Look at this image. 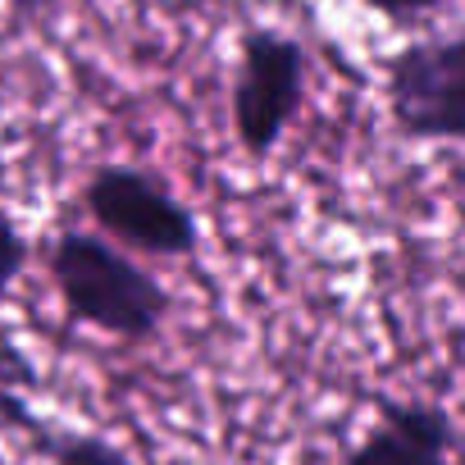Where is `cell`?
Here are the masks:
<instances>
[{
  "label": "cell",
  "mask_w": 465,
  "mask_h": 465,
  "mask_svg": "<svg viewBox=\"0 0 465 465\" xmlns=\"http://www.w3.org/2000/svg\"><path fill=\"white\" fill-rule=\"evenodd\" d=\"M46 274L74 324H87L133 347L155 342L173 315L169 288L119 242H110L105 232H55L46 247Z\"/></svg>",
  "instance_id": "1"
},
{
  "label": "cell",
  "mask_w": 465,
  "mask_h": 465,
  "mask_svg": "<svg viewBox=\"0 0 465 465\" xmlns=\"http://www.w3.org/2000/svg\"><path fill=\"white\" fill-rule=\"evenodd\" d=\"M19 433H28L33 447L51 465H137L119 442H110L101 433H83V429H55V424H46L37 415H28Z\"/></svg>",
  "instance_id": "6"
},
{
  "label": "cell",
  "mask_w": 465,
  "mask_h": 465,
  "mask_svg": "<svg viewBox=\"0 0 465 465\" xmlns=\"http://www.w3.org/2000/svg\"><path fill=\"white\" fill-rule=\"evenodd\" d=\"M10 10L24 15V19H46L55 10V0H10Z\"/></svg>",
  "instance_id": "9"
},
{
  "label": "cell",
  "mask_w": 465,
  "mask_h": 465,
  "mask_svg": "<svg viewBox=\"0 0 465 465\" xmlns=\"http://www.w3.org/2000/svg\"><path fill=\"white\" fill-rule=\"evenodd\" d=\"M83 210L133 256H155V261H187L201 252V223L196 210L173 196L151 169L137 164H101L83 183Z\"/></svg>",
  "instance_id": "2"
},
{
  "label": "cell",
  "mask_w": 465,
  "mask_h": 465,
  "mask_svg": "<svg viewBox=\"0 0 465 465\" xmlns=\"http://www.w3.org/2000/svg\"><path fill=\"white\" fill-rule=\"evenodd\" d=\"M465 433L438 401L379 397V420L347 451V465H460Z\"/></svg>",
  "instance_id": "5"
},
{
  "label": "cell",
  "mask_w": 465,
  "mask_h": 465,
  "mask_svg": "<svg viewBox=\"0 0 465 465\" xmlns=\"http://www.w3.org/2000/svg\"><path fill=\"white\" fill-rule=\"evenodd\" d=\"M311 87V55L302 37L283 28H247L232 64V137L252 160L274 155L283 133L297 124Z\"/></svg>",
  "instance_id": "3"
},
{
  "label": "cell",
  "mask_w": 465,
  "mask_h": 465,
  "mask_svg": "<svg viewBox=\"0 0 465 465\" xmlns=\"http://www.w3.org/2000/svg\"><path fill=\"white\" fill-rule=\"evenodd\" d=\"M28 261H33V247H28V238L19 232L15 214H10L5 205H0V302H5V297H10V288L24 279Z\"/></svg>",
  "instance_id": "7"
},
{
  "label": "cell",
  "mask_w": 465,
  "mask_h": 465,
  "mask_svg": "<svg viewBox=\"0 0 465 465\" xmlns=\"http://www.w3.org/2000/svg\"><path fill=\"white\" fill-rule=\"evenodd\" d=\"M383 105L406 142H465V24L401 46L383 69Z\"/></svg>",
  "instance_id": "4"
},
{
  "label": "cell",
  "mask_w": 465,
  "mask_h": 465,
  "mask_svg": "<svg viewBox=\"0 0 465 465\" xmlns=\"http://www.w3.org/2000/svg\"><path fill=\"white\" fill-rule=\"evenodd\" d=\"M361 5L383 15V19H392V24H415L424 15H438L442 5H451V0H361Z\"/></svg>",
  "instance_id": "8"
}]
</instances>
